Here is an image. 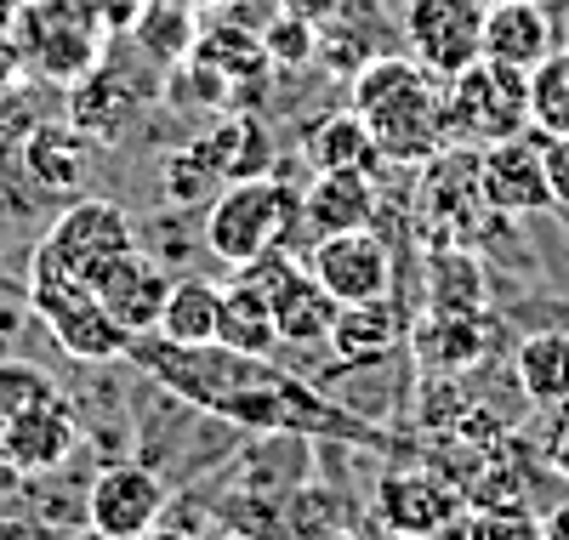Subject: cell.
<instances>
[{
	"label": "cell",
	"instance_id": "cell-1",
	"mask_svg": "<svg viewBox=\"0 0 569 540\" xmlns=\"http://www.w3.org/2000/svg\"><path fill=\"white\" fill-rule=\"evenodd\" d=\"M348 109L370 126L376 154L393 166H427L445 142V91L416 58H370L353 69Z\"/></svg>",
	"mask_w": 569,
	"mask_h": 540
},
{
	"label": "cell",
	"instance_id": "cell-2",
	"mask_svg": "<svg viewBox=\"0 0 569 540\" xmlns=\"http://www.w3.org/2000/svg\"><path fill=\"white\" fill-rule=\"evenodd\" d=\"M206 416L240 432H268V438H342V444H359V450H388V432H376L353 410L330 404L313 381L279 370L273 359H257L251 376L240 387H228Z\"/></svg>",
	"mask_w": 569,
	"mask_h": 540
},
{
	"label": "cell",
	"instance_id": "cell-3",
	"mask_svg": "<svg viewBox=\"0 0 569 540\" xmlns=\"http://www.w3.org/2000/svg\"><path fill=\"white\" fill-rule=\"evenodd\" d=\"M302 217V193L262 171V177H246V182H222L217 200L206 206V222H200V239L206 251L228 268H246L268 251H284L291 239V222Z\"/></svg>",
	"mask_w": 569,
	"mask_h": 540
},
{
	"label": "cell",
	"instance_id": "cell-4",
	"mask_svg": "<svg viewBox=\"0 0 569 540\" xmlns=\"http://www.w3.org/2000/svg\"><path fill=\"white\" fill-rule=\"evenodd\" d=\"M137 244L126 206L114 200H74L46 239L34 244L29 284H63V290H98V279Z\"/></svg>",
	"mask_w": 569,
	"mask_h": 540
},
{
	"label": "cell",
	"instance_id": "cell-5",
	"mask_svg": "<svg viewBox=\"0 0 569 540\" xmlns=\"http://www.w3.org/2000/svg\"><path fill=\"white\" fill-rule=\"evenodd\" d=\"M12 46L23 69H34L52 86H74L109 52V29L98 23V12L86 0H18L12 18Z\"/></svg>",
	"mask_w": 569,
	"mask_h": 540
},
{
	"label": "cell",
	"instance_id": "cell-6",
	"mask_svg": "<svg viewBox=\"0 0 569 540\" xmlns=\"http://www.w3.org/2000/svg\"><path fill=\"white\" fill-rule=\"evenodd\" d=\"M445 131L450 142H501L530 131V69H512L496 58L467 63L445 80Z\"/></svg>",
	"mask_w": 569,
	"mask_h": 540
},
{
	"label": "cell",
	"instance_id": "cell-7",
	"mask_svg": "<svg viewBox=\"0 0 569 540\" xmlns=\"http://www.w3.org/2000/svg\"><path fill=\"white\" fill-rule=\"evenodd\" d=\"M405 40L427 74L450 80L485 58V0H410Z\"/></svg>",
	"mask_w": 569,
	"mask_h": 540
},
{
	"label": "cell",
	"instance_id": "cell-8",
	"mask_svg": "<svg viewBox=\"0 0 569 540\" xmlns=\"http://www.w3.org/2000/svg\"><path fill=\"white\" fill-rule=\"evenodd\" d=\"M479 193L485 211L501 222H525L536 211H552L547 193V160H541V131H518L501 142H485L479 149Z\"/></svg>",
	"mask_w": 569,
	"mask_h": 540
},
{
	"label": "cell",
	"instance_id": "cell-9",
	"mask_svg": "<svg viewBox=\"0 0 569 540\" xmlns=\"http://www.w3.org/2000/svg\"><path fill=\"white\" fill-rule=\"evenodd\" d=\"M308 273L330 290L337 302H376L393 290V251L376 228L325 233L308 251Z\"/></svg>",
	"mask_w": 569,
	"mask_h": 540
},
{
	"label": "cell",
	"instance_id": "cell-10",
	"mask_svg": "<svg viewBox=\"0 0 569 540\" xmlns=\"http://www.w3.org/2000/svg\"><path fill=\"white\" fill-rule=\"evenodd\" d=\"M166 518V483L154 467L142 461H120L103 467L86 489V523L98 540H137L149 523Z\"/></svg>",
	"mask_w": 569,
	"mask_h": 540
},
{
	"label": "cell",
	"instance_id": "cell-11",
	"mask_svg": "<svg viewBox=\"0 0 569 540\" xmlns=\"http://www.w3.org/2000/svg\"><path fill=\"white\" fill-rule=\"evenodd\" d=\"M29 308L46 319V330L58 336V348L86 364L126 359V330L109 319V308L91 290H63V284H29Z\"/></svg>",
	"mask_w": 569,
	"mask_h": 540
},
{
	"label": "cell",
	"instance_id": "cell-12",
	"mask_svg": "<svg viewBox=\"0 0 569 540\" xmlns=\"http://www.w3.org/2000/svg\"><path fill=\"white\" fill-rule=\"evenodd\" d=\"M376 512L405 540H439L450 523H461L467 501H461V483L439 472H388L376 483Z\"/></svg>",
	"mask_w": 569,
	"mask_h": 540
},
{
	"label": "cell",
	"instance_id": "cell-13",
	"mask_svg": "<svg viewBox=\"0 0 569 540\" xmlns=\"http://www.w3.org/2000/svg\"><path fill=\"white\" fill-rule=\"evenodd\" d=\"M325 348L337 353L342 370L388 364L393 353H405L410 348V313L399 302V290H388V297H376V302H342Z\"/></svg>",
	"mask_w": 569,
	"mask_h": 540
},
{
	"label": "cell",
	"instance_id": "cell-14",
	"mask_svg": "<svg viewBox=\"0 0 569 540\" xmlns=\"http://www.w3.org/2000/svg\"><path fill=\"white\" fill-rule=\"evenodd\" d=\"M74 450H80V416H74V404L63 399V392L0 432V467L18 472V478L58 472Z\"/></svg>",
	"mask_w": 569,
	"mask_h": 540
},
{
	"label": "cell",
	"instance_id": "cell-15",
	"mask_svg": "<svg viewBox=\"0 0 569 540\" xmlns=\"http://www.w3.org/2000/svg\"><path fill=\"white\" fill-rule=\"evenodd\" d=\"M166 290H171V273L154 251H142V244H131V251L98 279V297L109 308V319L126 330V336H142L160 324V308H166Z\"/></svg>",
	"mask_w": 569,
	"mask_h": 540
},
{
	"label": "cell",
	"instance_id": "cell-16",
	"mask_svg": "<svg viewBox=\"0 0 569 540\" xmlns=\"http://www.w3.org/2000/svg\"><path fill=\"white\" fill-rule=\"evenodd\" d=\"M188 149H194V160L211 171L217 188L273 171V137H268V126L251 109H228L222 120H211L194 142H188Z\"/></svg>",
	"mask_w": 569,
	"mask_h": 540
},
{
	"label": "cell",
	"instance_id": "cell-17",
	"mask_svg": "<svg viewBox=\"0 0 569 540\" xmlns=\"http://www.w3.org/2000/svg\"><path fill=\"white\" fill-rule=\"evenodd\" d=\"M410 353L427 376H467L472 364L490 359V319L485 313H427L410 324Z\"/></svg>",
	"mask_w": 569,
	"mask_h": 540
},
{
	"label": "cell",
	"instance_id": "cell-18",
	"mask_svg": "<svg viewBox=\"0 0 569 540\" xmlns=\"http://www.w3.org/2000/svg\"><path fill=\"white\" fill-rule=\"evenodd\" d=\"M376 171H319L302 193V222L313 239L325 233H348V228H370L376 222Z\"/></svg>",
	"mask_w": 569,
	"mask_h": 540
},
{
	"label": "cell",
	"instance_id": "cell-19",
	"mask_svg": "<svg viewBox=\"0 0 569 540\" xmlns=\"http://www.w3.org/2000/svg\"><path fill=\"white\" fill-rule=\"evenodd\" d=\"M552 52V18L541 0H496L485 7V58L536 69Z\"/></svg>",
	"mask_w": 569,
	"mask_h": 540
},
{
	"label": "cell",
	"instance_id": "cell-20",
	"mask_svg": "<svg viewBox=\"0 0 569 540\" xmlns=\"http://www.w3.org/2000/svg\"><path fill=\"white\" fill-rule=\"evenodd\" d=\"M86 131L69 120H40L23 137V171L40 193H74L86 177Z\"/></svg>",
	"mask_w": 569,
	"mask_h": 540
},
{
	"label": "cell",
	"instance_id": "cell-21",
	"mask_svg": "<svg viewBox=\"0 0 569 540\" xmlns=\"http://www.w3.org/2000/svg\"><path fill=\"white\" fill-rule=\"evenodd\" d=\"M490 273L467 244H433L427 251V313H485Z\"/></svg>",
	"mask_w": 569,
	"mask_h": 540
},
{
	"label": "cell",
	"instance_id": "cell-22",
	"mask_svg": "<svg viewBox=\"0 0 569 540\" xmlns=\"http://www.w3.org/2000/svg\"><path fill=\"white\" fill-rule=\"evenodd\" d=\"M217 341H222V348H233V353H251V359H273V348H279V330H273L268 297H262L251 279H240V273L222 284V302H217Z\"/></svg>",
	"mask_w": 569,
	"mask_h": 540
},
{
	"label": "cell",
	"instance_id": "cell-23",
	"mask_svg": "<svg viewBox=\"0 0 569 540\" xmlns=\"http://www.w3.org/2000/svg\"><path fill=\"white\" fill-rule=\"evenodd\" d=\"M512 381L541 410L569 404V336L563 330H530L512 348Z\"/></svg>",
	"mask_w": 569,
	"mask_h": 540
},
{
	"label": "cell",
	"instance_id": "cell-24",
	"mask_svg": "<svg viewBox=\"0 0 569 540\" xmlns=\"http://www.w3.org/2000/svg\"><path fill=\"white\" fill-rule=\"evenodd\" d=\"M69 91H74V114H69V126H80L91 142H109V137L120 131L126 109L149 97L142 86L120 80V69H109V63H98V69H91L86 80H74Z\"/></svg>",
	"mask_w": 569,
	"mask_h": 540
},
{
	"label": "cell",
	"instance_id": "cell-25",
	"mask_svg": "<svg viewBox=\"0 0 569 540\" xmlns=\"http://www.w3.org/2000/svg\"><path fill=\"white\" fill-rule=\"evenodd\" d=\"M217 302H222V284L200 279V273H182L166 290V308H160V336L182 341V348H211L217 341Z\"/></svg>",
	"mask_w": 569,
	"mask_h": 540
},
{
	"label": "cell",
	"instance_id": "cell-26",
	"mask_svg": "<svg viewBox=\"0 0 569 540\" xmlns=\"http://www.w3.org/2000/svg\"><path fill=\"white\" fill-rule=\"evenodd\" d=\"M200 29H206V23H200V12H194V0H149V7H142V18L131 23V40H137L142 58L177 69V63H188V52H194Z\"/></svg>",
	"mask_w": 569,
	"mask_h": 540
},
{
	"label": "cell",
	"instance_id": "cell-27",
	"mask_svg": "<svg viewBox=\"0 0 569 540\" xmlns=\"http://www.w3.org/2000/svg\"><path fill=\"white\" fill-rule=\"evenodd\" d=\"M308 160H313V171H376V166H382L370 126H365L353 109L325 114V120L308 131Z\"/></svg>",
	"mask_w": 569,
	"mask_h": 540
},
{
	"label": "cell",
	"instance_id": "cell-28",
	"mask_svg": "<svg viewBox=\"0 0 569 540\" xmlns=\"http://www.w3.org/2000/svg\"><path fill=\"white\" fill-rule=\"evenodd\" d=\"M530 131L569 137V46H552L530 69Z\"/></svg>",
	"mask_w": 569,
	"mask_h": 540
},
{
	"label": "cell",
	"instance_id": "cell-29",
	"mask_svg": "<svg viewBox=\"0 0 569 540\" xmlns=\"http://www.w3.org/2000/svg\"><path fill=\"white\" fill-rule=\"evenodd\" d=\"M58 381L46 376L40 364L29 359H0V432H7L12 421H23L29 410H40L46 399H58Z\"/></svg>",
	"mask_w": 569,
	"mask_h": 540
},
{
	"label": "cell",
	"instance_id": "cell-30",
	"mask_svg": "<svg viewBox=\"0 0 569 540\" xmlns=\"http://www.w3.org/2000/svg\"><path fill=\"white\" fill-rule=\"evenodd\" d=\"M160 188H166V200L177 206V211H188V206H211V171L194 160V149H177V154H166L160 160Z\"/></svg>",
	"mask_w": 569,
	"mask_h": 540
},
{
	"label": "cell",
	"instance_id": "cell-31",
	"mask_svg": "<svg viewBox=\"0 0 569 540\" xmlns=\"http://www.w3.org/2000/svg\"><path fill=\"white\" fill-rule=\"evenodd\" d=\"M461 540H541V518L525 507H472L461 518Z\"/></svg>",
	"mask_w": 569,
	"mask_h": 540
},
{
	"label": "cell",
	"instance_id": "cell-32",
	"mask_svg": "<svg viewBox=\"0 0 569 540\" xmlns=\"http://www.w3.org/2000/svg\"><path fill=\"white\" fill-rule=\"evenodd\" d=\"M262 52H268V63H273V69H302V63H313V52H319V34H313V23H308V18L284 12V18H273V23H268Z\"/></svg>",
	"mask_w": 569,
	"mask_h": 540
},
{
	"label": "cell",
	"instance_id": "cell-33",
	"mask_svg": "<svg viewBox=\"0 0 569 540\" xmlns=\"http://www.w3.org/2000/svg\"><path fill=\"white\" fill-rule=\"evenodd\" d=\"M541 160H547V193L552 211L569 217V137H541Z\"/></svg>",
	"mask_w": 569,
	"mask_h": 540
},
{
	"label": "cell",
	"instance_id": "cell-34",
	"mask_svg": "<svg viewBox=\"0 0 569 540\" xmlns=\"http://www.w3.org/2000/svg\"><path fill=\"white\" fill-rule=\"evenodd\" d=\"M91 12H98V23L109 29V34H131V23L142 18V7L149 0H86Z\"/></svg>",
	"mask_w": 569,
	"mask_h": 540
},
{
	"label": "cell",
	"instance_id": "cell-35",
	"mask_svg": "<svg viewBox=\"0 0 569 540\" xmlns=\"http://www.w3.org/2000/svg\"><path fill=\"white\" fill-rule=\"evenodd\" d=\"M137 540H200V534L188 529V523H171V518H160V523H149V529H142Z\"/></svg>",
	"mask_w": 569,
	"mask_h": 540
},
{
	"label": "cell",
	"instance_id": "cell-36",
	"mask_svg": "<svg viewBox=\"0 0 569 540\" xmlns=\"http://www.w3.org/2000/svg\"><path fill=\"white\" fill-rule=\"evenodd\" d=\"M541 540H569V501H558V507L541 518Z\"/></svg>",
	"mask_w": 569,
	"mask_h": 540
},
{
	"label": "cell",
	"instance_id": "cell-37",
	"mask_svg": "<svg viewBox=\"0 0 569 540\" xmlns=\"http://www.w3.org/2000/svg\"><path fill=\"white\" fill-rule=\"evenodd\" d=\"M0 540H40L23 518H0Z\"/></svg>",
	"mask_w": 569,
	"mask_h": 540
},
{
	"label": "cell",
	"instance_id": "cell-38",
	"mask_svg": "<svg viewBox=\"0 0 569 540\" xmlns=\"http://www.w3.org/2000/svg\"><path fill=\"white\" fill-rule=\"evenodd\" d=\"M200 540H257V534H246L240 523H222V529H206Z\"/></svg>",
	"mask_w": 569,
	"mask_h": 540
},
{
	"label": "cell",
	"instance_id": "cell-39",
	"mask_svg": "<svg viewBox=\"0 0 569 540\" xmlns=\"http://www.w3.org/2000/svg\"><path fill=\"white\" fill-rule=\"evenodd\" d=\"M319 540H359V534H342V529H330V534H319Z\"/></svg>",
	"mask_w": 569,
	"mask_h": 540
}]
</instances>
